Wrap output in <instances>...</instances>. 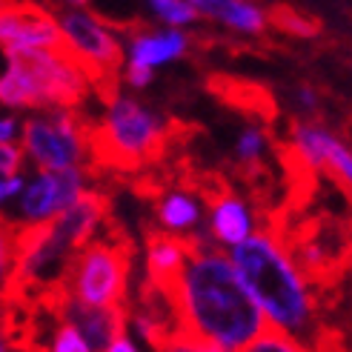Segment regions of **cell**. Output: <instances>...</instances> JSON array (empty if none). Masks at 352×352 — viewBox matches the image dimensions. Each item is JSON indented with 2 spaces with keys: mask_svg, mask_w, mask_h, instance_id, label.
<instances>
[{
  "mask_svg": "<svg viewBox=\"0 0 352 352\" xmlns=\"http://www.w3.org/2000/svg\"><path fill=\"white\" fill-rule=\"evenodd\" d=\"M14 129H17V126H14V120L6 118L3 123H0V140H3V144H6V140H12V138H14Z\"/></svg>",
  "mask_w": 352,
  "mask_h": 352,
  "instance_id": "cell-26",
  "label": "cell"
},
{
  "mask_svg": "<svg viewBox=\"0 0 352 352\" xmlns=\"http://www.w3.org/2000/svg\"><path fill=\"white\" fill-rule=\"evenodd\" d=\"M241 352H312V349L304 341H298L295 336H289V332H284L280 327L270 324L255 341H250Z\"/></svg>",
  "mask_w": 352,
  "mask_h": 352,
  "instance_id": "cell-17",
  "label": "cell"
},
{
  "mask_svg": "<svg viewBox=\"0 0 352 352\" xmlns=\"http://www.w3.org/2000/svg\"><path fill=\"white\" fill-rule=\"evenodd\" d=\"M83 181H86V175H83L80 166H72V169H41V175L23 192V201H21L23 221L41 223V221L58 218L63 209H69L86 192Z\"/></svg>",
  "mask_w": 352,
  "mask_h": 352,
  "instance_id": "cell-9",
  "label": "cell"
},
{
  "mask_svg": "<svg viewBox=\"0 0 352 352\" xmlns=\"http://www.w3.org/2000/svg\"><path fill=\"white\" fill-rule=\"evenodd\" d=\"M72 3H86V0H72Z\"/></svg>",
  "mask_w": 352,
  "mask_h": 352,
  "instance_id": "cell-27",
  "label": "cell"
},
{
  "mask_svg": "<svg viewBox=\"0 0 352 352\" xmlns=\"http://www.w3.org/2000/svg\"><path fill=\"white\" fill-rule=\"evenodd\" d=\"M186 52V38L181 32H166V34H149L140 32L132 38V52H129V60H138L144 66H157L164 60H172Z\"/></svg>",
  "mask_w": 352,
  "mask_h": 352,
  "instance_id": "cell-14",
  "label": "cell"
},
{
  "mask_svg": "<svg viewBox=\"0 0 352 352\" xmlns=\"http://www.w3.org/2000/svg\"><path fill=\"white\" fill-rule=\"evenodd\" d=\"M107 352H138V346L129 341V336H126V332H123V336H118V338L112 341V346H109Z\"/></svg>",
  "mask_w": 352,
  "mask_h": 352,
  "instance_id": "cell-25",
  "label": "cell"
},
{
  "mask_svg": "<svg viewBox=\"0 0 352 352\" xmlns=\"http://www.w3.org/2000/svg\"><path fill=\"white\" fill-rule=\"evenodd\" d=\"M201 218L198 204L189 195L181 192H166V195L157 201V221L164 223L166 232H186L189 226H195Z\"/></svg>",
  "mask_w": 352,
  "mask_h": 352,
  "instance_id": "cell-15",
  "label": "cell"
},
{
  "mask_svg": "<svg viewBox=\"0 0 352 352\" xmlns=\"http://www.w3.org/2000/svg\"><path fill=\"white\" fill-rule=\"evenodd\" d=\"M263 132L261 129H246L238 140V161H241V172H252L261 169V155H263Z\"/></svg>",
  "mask_w": 352,
  "mask_h": 352,
  "instance_id": "cell-19",
  "label": "cell"
},
{
  "mask_svg": "<svg viewBox=\"0 0 352 352\" xmlns=\"http://www.w3.org/2000/svg\"><path fill=\"white\" fill-rule=\"evenodd\" d=\"M192 6L206 17H218L243 32H261L270 23L267 14H261V9H255L250 0H192Z\"/></svg>",
  "mask_w": 352,
  "mask_h": 352,
  "instance_id": "cell-13",
  "label": "cell"
},
{
  "mask_svg": "<svg viewBox=\"0 0 352 352\" xmlns=\"http://www.w3.org/2000/svg\"><path fill=\"white\" fill-rule=\"evenodd\" d=\"M172 138L175 123H161L132 98H118L103 123H89V169L140 172L164 161Z\"/></svg>",
  "mask_w": 352,
  "mask_h": 352,
  "instance_id": "cell-3",
  "label": "cell"
},
{
  "mask_svg": "<svg viewBox=\"0 0 352 352\" xmlns=\"http://www.w3.org/2000/svg\"><path fill=\"white\" fill-rule=\"evenodd\" d=\"M149 3L169 23H189L201 14L195 6H192V0H149Z\"/></svg>",
  "mask_w": 352,
  "mask_h": 352,
  "instance_id": "cell-20",
  "label": "cell"
},
{
  "mask_svg": "<svg viewBox=\"0 0 352 352\" xmlns=\"http://www.w3.org/2000/svg\"><path fill=\"white\" fill-rule=\"evenodd\" d=\"M0 38L3 52H29V49H49V52H69V38L63 26L32 0H3L0 3Z\"/></svg>",
  "mask_w": 352,
  "mask_h": 352,
  "instance_id": "cell-8",
  "label": "cell"
},
{
  "mask_svg": "<svg viewBox=\"0 0 352 352\" xmlns=\"http://www.w3.org/2000/svg\"><path fill=\"white\" fill-rule=\"evenodd\" d=\"M212 209V223H209V230H212L215 241L221 243H241L252 235V218H250V209L241 198L232 195V189L221 192V195L209 204Z\"/></svg>",
  "mask_w": 352,
  "mask_h": 352,
  "instance_id": "cell-12",
  "label": "cell"
},
{
  "mask_svg": "<svg viewBox=\"0 0 352 352\" xmlns=\"http://www.w3.org/2000/svg\"><path fill=\"white\" fill-rule=\"evenodd\" d=\"M178 304L184 332H195L226 352H241L272 324L243 284L232 255L209 252L206 246L186 261L178 280Z\"/></svg>",
  "mask_w": 352,
  "mask_h": 352,
  "instance_id": "cell-1",
  "label": "cell"
},
{
  "mask_svg": "<svg viewBox=\"0 0 352 352\" xmlns=\"http://www.w3.org/2000/svg\"><path fill=\"white\" fill-rule=\"evenodd\" d=\"M232 261L270 321L309 346L321 327L315 321L307 278L280 241L270 230H261L232 246Z\"/></svg>",
  "mask_w": 352,
  "mask_h": 352,
  "instance_id": "cell-2",
  "label": "cell"
},
{
  "mask_svg": "<svg viewBox=\"0 0 352 352\" xmlns=\"http://www.w3.org/2000/svg\"><path fill=\"white\" fill-rule=\"evenodd\" d=\"M126 80L132 86H146L152 80V66H144V63H138V60H129L126 63Z\"/></svg>",
  "mask_w": 352,
  "mask_h": 352,
  "instance_id": "cell-23",
  "label": "cell"
},
{
  "mask_svg": "<svg viewBox=\"0 0 352 352\" xmlns=\"http://www.w3.org/2000/svg\"><path fill=\"white\" fill-rule=\"evenodd\" d=\"M157 352H226V349L195 336V332H178V336H172Z\"/></svg>",
  "mask_w": 352,
  "mask_h": 352,
  "instance_id": "cell-21",
  "label": "cell"
},
{
  "mask_svg": "<svg viewBox=\"0 0 352 352\" xmlns=\"http://www.w3.org/2000/svg\"><path fill=\"white\" fill-rule=\"evenodd\" d=\"M129 263L132 241L109 215L107 223L100 226V232L78 252L63 289L86 304L120 307L123 298H126Z\"/></svg>",
  "mask_w": 352,
  "mask_h": 352,
  "instance_id": "cell-5",
  "label": "cell"
},
{
  "mask_svg": "<svg viewBox=\"0 0 352 352\" xmlns=\"http://www.w3.org/2000/svg\"><path fill=\"white\" fill-rule=\"evenodd\" d=\"M0 83V100L17 109H75L89 95L92 80L69 52H12Z\"/></svg>",
  "mask_w": 352,
  "mask_h": 352,
  "instance_id": "cell-4",
  "label": "cell"
},
{
  "mask_svg": "<svg viewBox=\"0 0 352 352\" xmlns=\"http://www.w3.org/2000/svg\"><path fill=\"white\" fill-rule=\"evenodd\" d=\"M41 304L55 307L63 321L75 324L95 352H107L112 346V341L118 336H123V327H126V309H123V304L120 307L86 304V301H80V298L69 295L66 289L55 292V295L46 298V301H41Z\"/></svg>",
  "mask_w": 352,
  "mask_h": 352,
  "instance_id": "cell-10",
  "label": "cell"
},
{
  "mask_svg": "<svg viewBox=\"0 0 352 352\" xmlns=\"http://www.w3.org/2000/svg\"><path fill=\"white\" fill-rule=\"evenodd\" d=\"M21 189H23V181L17 178V175H6L3 184H0V198L9 201V198H12V195H17Z\"/></svg>",
  "mask_w": 352,
  "mask_h": 352,
  "instance_id": "cell-24",
  "label": "cell"
},
{
  "mask_svg": "<svg viewBox=\"0 0 352 352\" xmlns=\"http://www.w3.org/2000/svg\"><path fill=\"white\" fill-rule=\"evenodd\" d=\"M60 26L72 46V55L92 80V89L103 103L118 100V75L123 63V52L118 41L103 29L95 17L80 14V12H63Z\"/></svg>",
  "mask_w": 352,
  "mask_h": 352,
  "instance_id": "cell-6",
  "label": "cell"
},
{
  "mask_svg": "<svg viewBox=\"0 0 352 352\" xmlns=\"http://www.w3.org/2000/svg\"><path fill=\"white\" fill-rule=\"evenodd\" d=\"M23 146L41 169H72L89 157V123L72 109L58 118H32L23 126Z\"/></svg>",
  "mask_w": 352,
  "mask_h": 352,
  "instance_id": "cell-7",
  "label": "cell"
},
{
  "mask_svg": "<svg viewBox=\"0 0 352 352\" xmlns=\"http://www.w3.org/2000/svg\"><path fill=\"white\" fill-rule=\"evenodd\" d=\"M46 352H95V349L89 346V341L83 338V332L75 324L60 318L58 329L52 332V338H49Z\"/></svg>",
  "mask_w": 352,
  "mask_h": 352,
  "instance_id": "cell-18",
  "label": "cell"
},
{
  "mask_svg": "<svg viewBox=\"0 0 352 352\" xmlns=\"http://www.w3.org/2000/svg\"><path fill=\"white\" fill-rule=\"evenodd\" d=\"M0 169H3V175H17V169H21V149L12 140L0 146Z\"/></svg>",
  "mask_w": 352,
  "mask_h": 352,
  "instance_id": "cell-22",
  "label": "cell"
},
{
  "mask_svg": "<svg viewBox=\"0 0 352 352\" xmlns=\"http://www.w3.org/2000/svg\"><path fill=\"white\" fill-rule=\"evenodd\" d=\"M267 21L284 34H292V38H315V34H321V21L312 14H304L292 6H272L267 12Z\"/></svg>",
  "mask_w": 352,
  "mask_h": 352,
  "instance_id": "cell-16",
  "label": "cell"
},
{
  "mask_svg": "<svg viewBox=\"0 0 352 352\" xmlns=\"http://www.w3.org/2000/svg\"><path fill=\"white\" fill-rule=\"evenodd\" d=\"M209 92H212L221 103L226 107L238 109L246 118H258L263 123H272L275 120V98L267 86L252 83V80H243V78H230V75H212L209 78Z\"/></svg>",
  "mask_w": 352,
  "mask_h": 352,
  "instance_id": "cell-11",
  "label": "cell"
}]
</instances>
